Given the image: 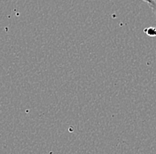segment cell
Listing matches in <instances>:
<instances>
[{"instance_id":"1","label":"cell","mask_w":156,"mask_h":154,"mask_svg":"<svg viewBox=\"0 0 156 154\" xmlns=\"http://www.w3.org/2000/svg\"><path fill=\"white\" fill-rule=\"evenodd\" d=\"M145 32L146 35H148L149 37H155L156 36V28L154 27H148L145 29Z\"/></svg>"},{"instance_id":"3","label":"cell","mask_w":156,"mask_h":154,"mask_svg":"<svg viewBox=\"0 0 156 154\" xmlns=\"http://www.w3.org/2000/svg\"><path fill=\"white\" fill-rule=\"evenodd\" d=\"M143 1H145V2H146L147 4H149V3H150V0H143Z\"/></svg>"},{"instance_id":"2","label":"cell","mask_w":156,"mask_h":154,"mask_svg":"<svg viewBox=\"0 0 156 154\" xmlns=\"http://www.w3.org/2000/svg\"><path fill=\"white\" fill-rule=\"evenodd\" d=\"M148 5H149L150 8L153 10V12H154V13L156 17V0H150V3Z\"/></svg>"}]
</instances>
